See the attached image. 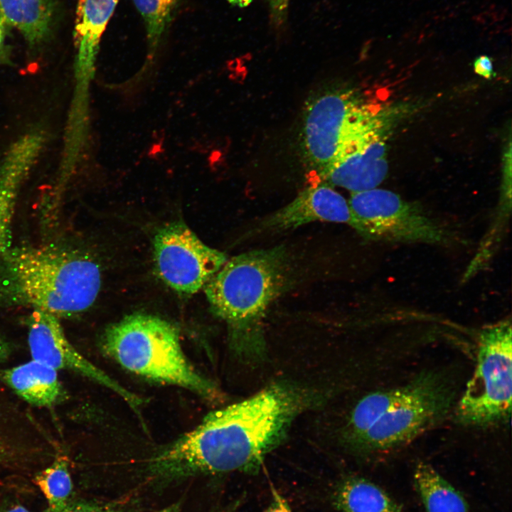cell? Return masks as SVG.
<instances>
[{"label": "cell", "mask_w": 512, "mask_h": 512, "mask_svg": "<svg viewBox=\"0 0 512 512\" xmlns=\"http://www.w3.org/2000/svg\"><path fill=\"white\" fill-rule=\"evenodd\" d=\"M35 483L48 501L49 508L63 506L73 491L67 461L63 457L57 459L36 476Z\"/></svg>", "instance_id": "20"}, {"label": "cell", "mask_w": 512, "mask_h": 512, "mask_svg": "<svg viewBox=\"0 0 512 512\" xmlns=\"http://www.w3.org/2000/svg\"><path fill=\"white\" fill-rule=\"evenodd\" d=\"M386 130V119L381 112L353 91H325L310 100L306 108L302 131L304 154L319 176Z\"/></svg>", "instance_id": "5"}, {"label": "cell", "mask_w": 512, "mask_h": 512, "mask_svg": "<svg viewBox=\"0 0 512 512\" xmlns=\"http://www.w3.org/2000/svg\"><path fill=\"white\" fill-rule=\"evenodd\" d=\"M153 245L158 274L182 295L203 288L227 261L223 252L206 245L181 221L159 229Z\"/></svg>", "instance_id": "9"}, {"label": "cell", "mask_w": 512, "mask_h": 512, "mask_svg": "<svg viewBox=\"0 0 512 512\" xmlns=\"http://www.w3.org/2000/svg\"><path fill=\"white\" fill-rule=\"evenodd\" d=\"M316 221L349 225L351 221L348 201L325 183L304 189L289 203L263 218L255 233H279Z\"/></svg>", "instance_id": "12"}, {"label": "cell", "mask_w": 512, "mask_h": 512, "mask_svg": "<svg viewBox=\"0 0 512 512\" xmlns=\"http://www.w3.org/2000/svg\"><path fill=\"white\" fill-rule=\"evenodd\" d=\"M289 262L282 247L248 251L227 260L204 287L211 310L228 324L233 346L245 356L262 353L263 321L287 284Z\"/></svg>", "instance_id": "3"}, {"label": "cell", "mask_w": 512, "mask_h": 512, "mask_svg": "<svg viewBox=\"0 0 512 512\" xmlns=\"http://www.w3.org/2000/svg\"><path fill=\"white\" fill-rule=\"evenodd\" d=\"M0 512H31L21 505H11L0 508Z\"/></svg>", "instance_id": "28"}, {"label": "cell", "mask_w": 512, "mask_h": 512, "mask_svg": "<svg viewBox=\"0 0 512 512\" xmlns=\"http://www.w3.org/2000/svg\"><path fill=\"white\" fill-rule=\"evenodd\" d=\"M408 385L405 395L352 444L354 447L378 453L402 447L440 421L455 402L454 383L444 373L425 372Z\"/></svg>", "instance_id": "7"}, {"label": "cell", "mask_w": 512, "mask_h": 512, "mask_svg": "<svg viewBox=\"0 0 512 512\" xmlns=\"http://www.w3.org/2000/svg\"><path fill=\"white\" fill-rule=\"evenodd\" d=\"M6 25L4 18L0 15V64H11L10 51L6 44Z\"/></svg>", "instance_id": "26"}, {"label": "cell", "mask_w": 512, "mask_h": 512, "mask_svg": "<svg viewBox=\"0 0 512 512\" xmlns=\"http://www.w3.org/2000/svg\"><path fill=\"white\" fill-rule=\"evenodd\" d=\"M271 491L272 501L262 512H292L287 500L273 486Z\"/></svg>", "instance_id": "24"}, {"label": "cell", "mask_w": 512, "mask_h": 512, "mask_svg": "<svg viewBox=\"0 0 512 512\" xmlns=\"http://www.w3.org/2000/svg\"><path fill=\"white\" fill-rule=\"evenodd\" d=\"M1 375L17 395L32 405L52 406L65 398L57 370L39 361L32 360Z\"/></svg>", "instance_id": "14"}, {"label": "cell", "mask_w": 512, "mask_h": 512, "mask_svg": "<svg viewBox=\"0 0 512 512\" xmlns=\"http://www.w3.org/2000/svg\"><path fill=\"white\" fill-rule=\"evenodd\" d=\"M308 400L295 388L272 384L207 415L194 430L154 457L149 469L164 479L234 471L256 474Z\"/></svg>", "instance_id": "1"}, {"label": "cell", "mask_w": 512, "mask_h": 512, "mask_svg": "<svg viewBox=\"0 0 512 512\" xmlns=\"http://www.w3.org/2000/svg\"><path fill=\"white\" fill-rule=\"evenodd\" d=\"M156 512H179V506L177 504H175Z\"/></svg>", "instance_id": "29"}, {"label": "cell", "mask_w": 512, "mask_h": 512, "mask_svg": "<svg viewBox=\"0 0 512 512\" xmlns=\"http://www.w3.org/2000/svg\"><path fill=\"white\" fill-rule=\"evenodd\" d=\"M385 133L379 134L319 176L325 184L352 193L377 188L385 178L388 165Z\"/></svg>", "instance_id": "13"}, {"label": "cell", "mask_w": 512, "mask_h": 512, "mask_svg": "<svg viewBox=\"0 0 512 512\" xmlns=\"http://www.w3.org/2000/svg\"><path fill=\"white\" fill-rule=\"evenodd\" d=\"M474 69L476 74L490 79L494 75L491 59L486 55H481L474 62Z\"/></svg>", "instance_id": "25"}, {"label": "cell", "mask_w": 512, "mask_h": 512, "mask_svg": "<svg viewBox=\"0 0 512 512\" xmlns=\"http://www.w3.org/2000/svg\"><path fill=\"white\" fill-rule=\"evenodd\" d=\"M511 319L484 327L479 334L476 366L457 403L461 424L486 427L508 422L511 412Z\"/></svg>", "instance_id": "6"}, {"label": "cell", "mask_w": 512, "mask_h": 512, "mask_svg": "<svg viewBox=\"0 0 512 512\" xmlns=\"http://www.w3.org/2000/svg\"><path fill=\"white\" fill-rule=\"evenodd\" d=\"M10 352L9 344L0 338V363L7 359Z\"/></svg>", "instance_id": "27"}, {"label": "cell", "mask_w": 512, "mask_h": 512, "mask_svg": "<svg viewBox=\"0 0 512 512\" xmlns=\"http://www.w3.org/2000/svg\"><path fill=\"white\" fill-rule=\"evenodd\" d=\"M233 4L239 5L240 6H245L250 4L251 0H228Z\"/></svg>", "instance_id": "30"}, {"label": "cell", "mask_w": 512, "mask_h": 512, "mask_svg": "<svg viewBox=\"0 0 512 512\" xmlns=\"http://www.w3.org/2000/svg\"><path fill=\"white\" fill-rule=\"evenodd\" d=\"M28 342L33 360L56 370L64 369L80 373L115 392L133 410L141 405L142 401L137 395L92 364L71 345L58 316L33 309L28 317Z\"/></svg>", "instance_id": "10"}, {"label": "cell", "mask_w": 512, "mask_h": 512, "mask_svg": "<svg viewBox=\"0 0 512 512\" xmlns=\"http://www.w3.org/2000/svg\"><path fill=\"white\" fill-rule=\"evenodd\" d=\"M119 0H78L74 36L80 67L92 64L101 36Z\"/></svg>", "instance_id": "15"}, {"label": "cell", "mask_w": 512, "mask_h": 512, "mask_svg": "<svg viewBox=\"0 0 512 512\" xmlns=\"http://www.w3.org/2000/svg\"><path fill=\"white\" fill-rule=\"evenodd\" d=\"M53 14V0H0V15L17 29L31 46L48 38Z\"/></svg>", "instance_id": "16"}, {"label": "cell", "mask_w": 512, "mask_h": 512, "mask_svg": "<svg viewBox=\"0 0 512 512\" xmlns=\"http://www.w3.org/2000/svg\"><path fill=\"white\" fill-rule=\"evenodd\" d=\"M178 0H133L144 21L149 41L155 46L169 23Z\"/></svg>", "instance_id": "21"}, {"label": "cell", "mask_w": 512, "mask_h": 512, "mask_svg": "<svg viewBox=\"0 0 512 512\" xmlns=\"http://www.w3.org/2000/svg\"><path fill=\"white\" fill-rule=\"evenodd\" d=\"M101 343L105 353L137 375L210 400L221 398L216 385L188 361L178 329L166 320L146 314L127 316L105 330Z\"/></svg>", "instance_id": "4"}, {"label": "cell", "mask_w": 512, "mask_h": 512, "mask_svg": "<svg viewBox=\"0 0 512 512\" xmlns=\"http://www.w3.org/2000/svg\"><path fill=\"white\" fill-rule=\"evenodd\" d=\"M408 390V383L398 388L371 393L355 405L347 424V437L352 444L384 412L400 400Z\"/></svg>", "instance_id": "19"}, {"label": "cell", "mask_w": 512, "mask_h": 512, "mask_svg": "<svg viewBox=\"0 0 512 512\" xmlns=\"http://www.w3.org/2000/svg\"><path fill=\"white\" fill-rule=\"evenodd\" d=\"M413 479L427 512H469V504L462 493L430 464L419 462Z\"/></svg>", "instance_id": "18"}, {"label": "cell", "mask_w": 512, "mask_h": 512, "mask_svg": "<svg viewBox=\"0 0 512 512\" xmlns=\"http://www.w3.org/2000/svg\"><path fill=\"white\" fill-rule=\"evenodd\" d=\"M47 139L44 129L32 128L16 139L0 159V258L11 246L12 221L19 192Z\"/></svg>", "instance_id": "11"}, {"label": "cell", "mask_w": 512, "mask_h": 512, "mask_svg": "<svg viewBox=\"0 0 512 512\" xmlns=\"http://www.w3.org/2000/svg\"><path fill=\"white\" fill-rule=\"evenodd\" d=\"M45 512H119L113 506L98 504L91 502H68L63 506L57 508H48Z\"/></svg>", "instance_id": "22"}, {"label": "cell", "mask_w": 512, "mask_h": 512, "mask_svg": "<svg viewBox=\"0 0 512 512\" xmlns=\"http://www.w3.org/2000/svg\"><path fill=\"white\" fill-rule=\"evenodd\" d=\"M273 25L279 28L286 22L289 0H267Z\"/></svg>", "instance_id": "23"}, {"label": "cell", "mask_w": 512, "mask_h": 512, "mask_svg": "<svg viewBox=\"0 0 512 512\" xmlns=\"http://www.w3.org/2000/svg\"><path fill=\"white\" fill-rule=\"evenodd\" d=\"M333 501L341 512H403L386 491L363 478L342 481L334 493Z\"/></svg>", "instance_id": "17"}, {"label": "cell", "mask_w": 512, "mask_h": 512, "mask_svg": "<svg viewBox=\"0 0 512 512\" xmlns=\"http://www.w3.org/2000/svg\"><path fill=\"white\" fill-rule=\"evenodd\" d=\"M351 226L364 239L400 243L444 245L450 233L415 203L395 193L372 188L352 193Z\"/></svg>", "instance_id": "8"}, {"label": "cell", "mask_w": 512, "mask_h": 512, "mask_svg": "<svg viewBox=\"0 0 512 512\" xmlns=\"http://www.w3.org/2000/svg\"><path fill=\"white\" fill-rule=\"evenodd\" d=\"M0 259V296L11 304L70 316L90 307L100 289V266L84 251L22 247Z\"/></svg>", "instance_id": "2"}]
</instances>
